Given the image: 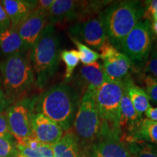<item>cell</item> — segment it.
I'll list each match as a JSON object with an SVG mask.
<instances>
[{
  "mask_svg": "<svg viewBox=\"0 0 157 157\" xmlns=\"http://www.w3.org/2000/svg\"><path fill=\"white\" fill-rule=\"evenodd\" d=\"M82 96L74 85L56 84L39 96L34 112L44 115L68 132L73 127Z\"/></svg>",
  "mask_w": 157,
  "mask_h": 157,
  "instance_id": "6da1fadb",
  "label": "cell"
},
{
  "mask_svg": "<svg viewBox=\"0 0 157 157\" xmlns=\"http://www.w3.org/2000/svg\"><path fill=\"white\" fill-rule=\"evenodd\" d=\"M144 13L143 2L135 0L112 2L105 7L98 17L103 23L108 42L119 50L127 34L143 19Z\"/></svg>",
  "mask_w": 157,
  "mask_h": 157,
  "instance_id": "7a4b0ae2",
  "label": "cell"
},
{
  "mask_svg": "<svg viewBox=\"0 0 157 157\" xmlns=\"http://www.w3.org/2000/svg\"><path fill=\"white\" fill-rule=\"evenodd\" d=\"M60 52V41L55 25L48 23L29 52L36 85L39 89L46 87L56 74Z\"/></svg>",
  "mask_w": 157,
  "mask_h": 157,
  "instance_id": "3957f363",
  "label": "cell"
},
{
  "mask_svg": "<svg viewBox=\"0 0 157 157\" xmlns=\"http://www.w3.org/2000/svg\"><path fill=\"white\" fill-rule=\"evenodd\" d=\"M2 87L10 104L26 97L32 89L35 76L26 53L12 55L0 63Z\"/></svg>",
  "mask_w": 157,
  "mask_h": 157,
  "instance_id": "277c9868",
  "label": "cell"
},
{
  "mask_svg": "<svg viewBox=\"0 0 157 157\" xmlns=\"http://www.w3.org/2000/svg\"><path fill=\"white\" fill-rule=\"evenodd\" d=\"M95 90H87L82 95L73 124V132L82 149L102 137L110 135L105 132L98 113L95 99Z\"/></svg>",
  "mask_w": 157,
  "mask_h": 157,
  "instance_id": "5b68a950",
  "label": "cell"
},
{
  "mask_svg": "<svg viewBox=\"0 0 157 157\" xmlns=\"http://www.w3.org/2000/svg\"><path fill=\"white\" fill-rule=\"evenodd\" d=\"M124 91L122 82L108 80L95 91L96 106L105 132L119 137L118 120Z\"/></svg>",
  "mask_w": 157,
  "mask_h": 157,
  "instance_id": "8992f818",
  "label": "cell"
},
{
  "mask_svg": "<svg viewBox=\"0 0 157 157\" xmlns=\"http://www.w3.org/2000/svg\"><path fill=\"white\" fill-rule=\"evenodd\" d=\"M111 1H76L55 0L48 12V23L82 22L93 18L94 15L100 13Z\"/></svg>",
  "mask_w": 157,
  "mask_h": 157,
  "instance_id": "52a82bcc",
  "label": "cell"
},
{
  "mask_svg": "<svg viewBox=\"0 0 157 157\" xmlns=\"http://www.w3.org/2000/svg\"><path fill=\"white\" fill-rule=\"evenodd\" d=\"M154 40L151 22L142 19L125 37L118 50L131 60L135 68L141 70L150 56Z\"/></svg>",
  "mask_w": 157,
  "mask_h": 157,
  "instance_id": "ba28073f",
  "label": "cell"
},
{
  "mask_svg": "<svg viewBox=\"0 0 157 157\" xmlns=\"http://www.w3.org/2000/svg\"><path fill=\"white\" fill-rule=\"evenodd\" d=\"M38 97L26 96L12 103L6 110L10 131L16 141L33 137L31 119Z\"/></svg>",
  "mask_w": 157,
  "mask_h": 157,
  "instance_id": "9c48e42d",
  "label": "cell"
},
{
  "mask_svg": "<svg viewBox=\"0 0 157 157\" xmlns=\"http://www.w3.org/2000/svg\"><path fill=\"white\" fill-rule=\"evenodd\" d=\"M102 65L108 81L123 82L131 76L132 70L135 67L131 60L118 50L108 40L100 49Z\"/></svg>",
  "mask_w": 157,
  "mask_h": 157,
  "instance_id": "30bf717a",
  "label": "cell"
},
{
  "mask_svg": "<svg viewBox=\"0 0 157 157\" xmlns=\"http://www.w3.org/2000/svg\"><path fill=\"white\" fill-rule=\"evenodd\" d=\"M71 38L87 45L92 50H100L107 41L106 34L99 17L74 23L68 30Z\"/></svg>",
  "mask_w": 157,
  "mask_h": 157,
  "instance_id": "8fae6325",
  "label": "cell"
},
{
  "mask_svg": "<svg viewBox=\"0 0 157 157\" xmlns=\"http://www.w3.org/2000/svg\"><path fill=\"white\" fill-rule=\"evenodd\" d=\"M48 24V12L36 7L17 25L25 53L31 50Z\"/></svg>",
  "mask_w": 157,
  "mask_h": 157,
  "instance_id": "7c38bea8",
  "label": "cell"
},
{
  "mask_svg": "<svg viewBox=\"0 0 157 157\" xmlns=\"http://www.w3.org/2000/svg\"><path fill=\"white\" fill-rule=\"evenodd\" d=\"M84 157H132L124 143L118 135L98 139L83 148Z\"/></svg>",
  "mask_w": 157,
  "mask_h": 157,
  "instance_id": "4fadbf2b",
  "label": "cell"
},
{
  "mask_svg": "<svg viewBox=\"0 0 157 157\" xmlns=\"http://www.w3.org/2000/svg\"><path fill=\"white\" fill-rule=\"evenodd\" d=\"M74 86L82 95L87 90H96L106 81L102 63L97 62L90 65H83L74 76Z\"/></svg>",
  "mask_w": 157,
  "mask_h": 157,
  "instance_id": "5bb4252c",
  "label": "cell"
},
{
  "mask_svg": "<svg viewBox=\"0 0 157 157\" xmlns=\"http://www.w3.org/2000/svg\"><path fill=\"white\" fill-rule=\"evenodd\" d=\"M31 129L33 137L39 142L51 146L58 143L63 135L61 127L42 113H34Z\"/></svg>",
  "mask_w": 157,
  "mask_h": 157,
  "instance_id": "9a60e30c",
  "label": "cell"
},
{
  "mask_svg": "<svg viewBox=\"0 0 157 157\" xmlns=\"http://www.w3.org/2000/svg\"><path fill=\"white\" fill-rule=\"evenodd\" d=\"M143 119L137 115L127 93L124 91L118 120V128L121 140L123 141L130 137Z\"/></svg>",
  "mask_w": 157,
  "mask_h": 157,
  "instance_id": "2e32d148",
  "label": "cell"
},
{
  "mask_svg": "<svg viewBox=\"0 0 157 157\" xmlns=\"http://www.w3.org/2000/svg\"><path fill=\"white\" fill-rule=\"evenodd\" d=\"M1 2L10 20L11 25L15 27L38 5V1L34 0H3Z\"/></svg>",
  "mask_w": 157,
  "mask_h": 157,
  "instance_id": "e0dca14e",
  "label": "cell"
},
{
  "mask_svg": "<svg viewBox=\"0 0 157 157\" xmlns=\"http://www.w3.org/2000/svg\"><path fill=\"white\" fill-rule=\"evenodd\" d=\"M125 93L130 100L137 115L143 118V113L151 107L150 99L145 90L135 84L131 76L127 78L123 82Z\"/></svg>",
  "mask_w": 157,
  "mask_h": 157,
  "instance_id": "ac0fdd59",
  "label": "cell"
},
{
  "mask_svg": "<svg viewBox=\"0 0 157 157\" xmlns=\"http://www.w3.org/2000/svg\"><path fill=\"white\" fill-rule=\"evenodd\" d=\"M54 157H84L82 147L72 131H68L52 146Z\"/></svg>",
  "mask_w": 157,
  "mask_h": 157,
  "instance_id": "d6986e66",
  "label": "cell"
},
{
  "mask_svg": "<svg viewBox=\"0 0 157 157\" xmlns=\"http://www.w3.org/2000/svg\"><path fill=\"white\" fill-rule=\"evenodd\" d=\"M17 53H25L23 44L17 27L11 25L0 32V54L7 58Z\"/></svg>",
  "mask_w": 157,
  "mask_h": 157,
  "instance_id": "ffe728a7",
  "label": "cell"
},
{
  "mask_svg": "<svg viewBox=\"0 0 157 157\" xmlns=\"http://www.w3.org/2000/svg\"><path fill=\"white\" fill-rule=\"evenodd\" d=\"M128 140H142L157 147V121L143 119Z\"/></svg>",
  "mask_w": 157,
  "mask_h": 157,
  "instance_id": "44dd1931",
  "label": "cell"
},
{
  "mask_svg": "<svg viewBox=\"0 0 157 157\" xmlns=\"http://www.w3.org/2000/svg\"><path fill=\"white\" fill-rule=\"evenodd\" d=\"M126 144L132 157H157V147L142 140H128Z\"/></svg>",
  "mask_w": 157,
  "mask_h": 157,
  "instance_id": "7402d4cb",
  "label": "cell"
},
{
  "mask_svg": "<svg viewBox=\"0 0 157 157\" xmlns=\"http://www.w3.org/2000/svg\"><path fill=\"white\" fill-rule=\"evenodd\" d=\"M60 59L66 64L65 82H69L73 76L75 68L79 63V55L77 50H63L60 52Z\"/></svg>",
  "mask_w": 157,
  "mask_h": 157,
  "instance_id": "603a6c76",
  "label": "cell"
},
{
  "mask_svg": "<svg viewBox=\"0 0 157 157\" xmlns=\"http://www.w3.org/2000/svg\"><path fill=\"white\" fill-rule=\"evenodd\" d=\"M17 148L20 155L25 157H54L52 146L41 143L36 148L31 149L17 144Z\"/></svg>",
  "mask_w": 157,
  "mask_h": 157,
  "instance_id": "cb8c5ba5",
  "label": "cell"
},
{
  "mask_svg": "<svg viewBox=\"0 0 157 157\" xmlns=\"http://www.w3.org/2000/svg\"><path fill=\"white\" fill-rule=\"evenodd\" d=\"M71 39L78 49L79 60L83 63V65H90L98 61V59L101 58V56H100L99 53H98L96 51L92 50L87 45L82 44V43L73 38H71Z\"/></svg>",
  "mask_w": 157,
  "mask_h": 157,
  "instance_id": "d4e9b609",
  "label": "cell"
},
{
  "mask_svg": "<svg viewBox=\"0 0 157 157\" xmlns=\"http://www.w3.org/2000/svg\"><path fill=\"white\" fill-rule=\"evenodd\" d=\"M140 80L143 85L142 88L148 95L150 101L157 103V78L148 74H143L140 76Z\"/></svg>",
  "mask_w": 157,
  "mask_h": 157,
  "instance_id": "484cf974",
  "label": "cell"
},
{
  "mask_svg": "<svg viewBox=\"0 0 157 157\" xmlns=\"http://www.w3.org/2000/svg\"><path fill=\"white\" fill-rule=\"evenodd\" d=\"M18 154L16 140L0 137V157H16Z\"/></svg>",
  "mask_w": 157,
  "mask_h": 157,
  "instance_id": "4316f807",
  "label": "cell"
},
{
  "mask_svg": "<svg viewBox=\"0 0 157 157\" xmlns=\"http://www.w3.org/2000/svg\"><path fill=\"white\" fill-rule=\"evenodd\" d=\"M143 71L144 74L157 78V45L153 47L148 60L143 66Z\"/></svg>",
  "mask_w": 157,
  "mask_h": 157,
  "instance_id": "83f0119b",
  "label": "cell"
},
{
  "mask_svg": "<svg viewBox=\"0 0 157 157\" xmlns=\"http://www.w3.org/2000/svg\"><path fill=\"white\" fill-rule=\"evenodd\" d=\"M0 137H5L10 140H15L10 131L7 117L4 113H0Z\"/></svg>",
  "mask_w": 157,
  "mask_h": 157,
  "instance_id": "f1b7e54d",
  "label": "cell"
},
{
  "mask_svg": "<svg viewBox=\"0 0 157 157\" xmlns=\"http://www.w3.org/2000/svg\"><path fill=\"white\" fill-rule=\"evenodd\" d=\"M11 26V22L8 15L4 9L0 1V32Z\"/></svg>",
  "mask_w": 157,
  "mask_h": 157,
  "instance_id": "f546056e",
  "label": "cell"
},
{
  "mask_svg": "<svg viewBox=\"0 0 157 157\" xmlns=\"http://www.w3.org/2000/svg\"><path fill=\"white\" fill-rule=\"evenodd\" d=\"M10 105L11 104L7 99V96L5 95L2 84L1 80H0V113L5 112Z\"/></svg>",
  "mask_w": 157,
  "mask_h": 157,
  "instance_id": "4dcf8cb0",
  "label": "cell"
},
{
  "mask_svg": "<svg viewBox=\"0 0 157 157\" xmlns=\"http://www.w3.org/2000/svg\"><path fill=\"white\" fill-rule=\"evenodd\" d=\"M145 116L146 119L154 121H157V107H151V106L147 111L145 112Z\"/></svg>",
  "mask_w": 157,
  "mask_h": 157,
  "instance_id": "1f68e13d",
  "label": "cell"
},
{
  "mask_svg": "<svg viewBox=\"0 0 157 157\" xmlns=\"http://www.w3.org/2000/svg\"><path fill=\"white\" fill-rule=\"evenodd\" d=\"M55 0H39L38 1V5L37 7L42 9L43 10L49 12L50 9L53 5Z\"/></svg>",
  "mask_w": 157,
  "mask_h": 157,
  "instance_id": "d6a6232c",
  "label": "cell"
},
{
  "mask_svg": "<svg viewBox=\"0 0 157 157\" xmlns=\"http://www.w3.org/2000/svg\"><path fill=\"white\" fill-rule=\"evenodd\" d=\"M151 31L154 37L157 38V21L151 22Z\"/></svg>",
  "mask_w": 157,
  "mask_h": 157,
  "instance_id": "836d02e7",
  "label": "cell"
},
{
  "mask_svg": "<svg viewBox=\"0 0 157 157\" xmlns=\"http://www.w3.org/2000/svg\"><path fill=\"white\" fill-rule=\"evenodd\" d=\"M152 21H157V9L151 15V22H152Z\"/></svg>",
  "mask_w": 157,
  "mask_h": 157,
  "instance_id": "e575fe53",
  "label": "cell"
},
{
  "mask_svg": "<svg viewBox=\"0 0 157 157\" xmlns=\"http://www.w3.org/2000/svg\"><path fill=\"white\" fill-rule=\"evenodd\" d=\"M16 157H25V156H21V155L18 154V155H17V156Z\"/></svg>",
  "mask_w": 157,
  "mask_h": 157,
  "instance_id": "d590c367",
  "label": "cell"
}]
</instances>
